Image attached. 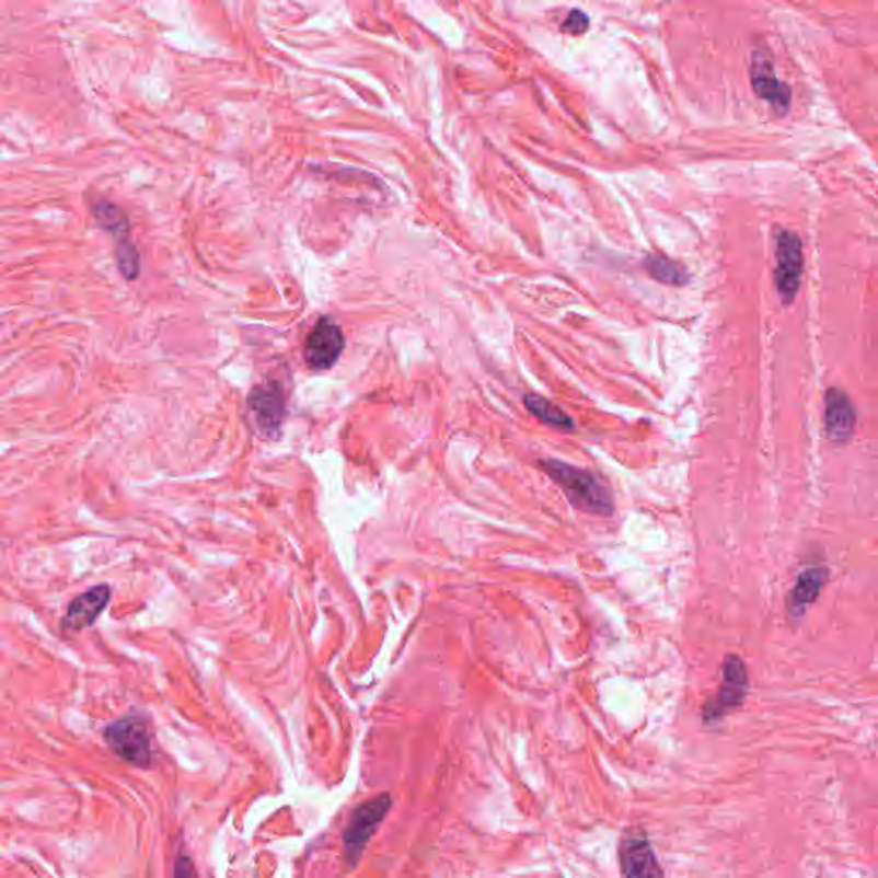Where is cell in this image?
<instances>
[{
  "label": "cell",
  "instance_id": "6da1fadb",
  "mask_svg": "<svg viewBox=\"0 0 878 878\" xmlns=\"http://www.w3.org/2000/svg\"><path fill=\"white\" fill-rule=\"evenodd\" d=\"M541 467L562 487L571 507L599 517L613 515V495L596 475L562 460H544Z\"/></svg>",
  "mask_w": 878,
  "mask_h": 878
},
{
  "label": "cell",
  "instance_id": "7a4b0ae2",
  "mask_svg": "<svg viewBox=\"0 0 878 878\" xmlns=\"http://www.w3.org/2000/svg\"><path fill=\"white\" fill-rule=\"evenodd\" d=\"M103 738L115 755L132 767L150 769L154 762V736L150 723L139 714H129L103 729Z\"/></svg>",
  "mask_w": 878,
  "mask_h": 878
},
{
  "label": "cell",
  "instance_id": "3957f363",
  "mask_svg": "<svg viewBox=\"0 0 878 878\" xmlns=\"http://www.w3.org/2000/svg\"><path fill=\"white\" fill-rule=\"evenodd\" d=\"M750 84L756 99L767 103L772 114L786 117L792 111L793 90L776 72V62L767 45H759L750 59Z\"/></svg>",
  "mask_w": 878,
  "mask_h": 878
},
{
  "label": "cell",
  "instance_id": "277c9868",
  "mask_svg": "<svg viewBox=\"0 0 878 878\" xmlns=\"http://www.w3.org/2000/svg\"><path fill=\"white\" fill-rule=\"evenodd\" d=\"M392 796L380 795L374 799H369L366 804L360 805L354 810L353 817L348 820L347 828H345L342 841H344V855L347 859L348 867H356L357 863L362 858L366 846L371 841L374 832L380 828L384 817L389 816L390 808H392Z\"/></svg>",
  "mask_w": 878,
  "mask_h": 878
},
{
  "label": "cell",
  "instance_id": "5b68a950",
  "mask_svg": "<svg viewBox=\"0 0 878 878\" xmlns=\"http://www.w3.org/2000/svg\"><path fill=\"white\" fill-rule=\"evenodd\" d=\"M750 690L747 665L738 656H726L720 668V686L716 696L708 698L702 708L705 725H714L740 707Z\"/></svg>",
  "mask_w": 878,
  "mask_h": 878
},
{
  "label": "cell",
  "instance_id": "8992f818",
  "mask_svg": "<svg viewBox=\"0 0 878 878\" xmlns=\"http://www.w3.org/2000/svg\"><path fill=\"white\" fill-rule=\"evenodd\" d=\"M805 272L804 242L789 229L776 232V268L774 284L783 304L789 305L798 296Z\"/></svg>",
  "mask_w": 878,
  "mask_h": 878
},
{
  "label": "cell",
  "instance_id": "52a82bcc",
  "mask_svg": "<svg viewBox=\"0 0 878 878\" xmlns=\"http://www.w3.org/2000/svg\"><path fill=\"white\" fill-rule=\"evenodd\" d=\"M345 337L332 317H321L304 344L305 365L313 371H326L337 365L344 353Z\"/></svg>",
  "mask_w": 878,
  "mask_h": 878
},
{
  "label": "cell",
  "instance_id": "ba28073f",
  "mask_svg": "<svg viewBox=\"0 0 878 878\" xmlns=\"http://www.w3.org/2000/svg\"><path fill=\"white\" fill-rule=\"evenodd\" d=\"M247 405L262 435L275 438L286 416V393L280 384L275 381L259 384L247 396Z\"/></svg>",
  "mask_w": 878,
  "mask_h": 878
},
{
  "label": "cell",
  "instance_id": "9c48e42d",
  "mask_svg": "<svg viewBox=\"0 0 878 878\" xmlns=\"http://www.w3.org/2000/svg\"><path fill=\"white\" fill-rule=\"evenodd\" d=\"M96 220L103 229L111 232L117 242H119V250H117V259H119L120 272L126 278H136L139 275V254L135 250V245L129 242L127 234H129V223H127L126 215L112 205V203L99 201L93 206Z\"/></svg>",
  "mask_w": 878,
  "mask_h": 878
},
{
  "label": "cell",
  "instance_id": "30bf717a",
  "mask_svg": "<svg viewBox=\"0 0 878 878\" xmlns=\"http://www.w3.org/2000/svg\"><path fill=\"white\" fill-rule=\"evenodd\" d=\"M111 599L112 589L108 586H95L80 593L69 602L60 628L66 634H80L83 629L90 628L95 625L100 614L107 610Z\"/></svg>",
  "mask_w": 878,
  "mask_h": 878
},
{
  "label": "cell",
  "instance_id": "8fae6325",
  "mask_svg": "<svg viewBox=\"0 0 878 878\" xmlns=\"http://www.w3.org/2000/svg\"><path fill=\"white\" fill-rule=\"evenodd\" d=\"M856 424H858V412L853 400L843 390L829 389L823 411V426L828 438L834 443H847L855 435Z\"/></svg>",
  "mask_w": 878,
  "mask_h": 878
},
{
  "label": "cell",
  "instance_id": "7c38bea8",
  "mask_svg": "<svg viewBox=\"0 0 878 878\" xmlns=\"http://www.w3.org/2000/svg\"><path fill=\"white\" fill-rule=\"evenodd\" d=\"M620 867L626 877H662L665 871L659 867L656 853L650 846L649 839L642 832L628 834L620 844Z\"/></svg>",
  "mask_w": 878,
  "mask_h": 878
},
{
  "label": "cell",
  "instance_id": "4fadbf2b",
  "mask_svg": "<svg viewBox=\"0 0 878 878\" xmlns=\"http://www.w3.org/2000/svg\"><path fill=\"white\" fill-rule=\"evenodd\" d=\"M829 570L825 566H811L804 574H799L792 592L787 596V613L792 617L804 616L808 605L819 599L823 587L828 584Z\"/></svg>",
  "mask_w": 878,
  "mask_h": 878
},
{
  "label": "cell",
  "instance_id": "5bb4252c",
  "mask_svg": "<svg viewBox=\"0 0 878 878\" xmlns=\"http://www.w3.org/2000/svg\"><path fill=\"white\" fill-rule=\"evenodd\" d=\"M525 405L531 412L532 416L541 419L542 423L553 428L562 429V431H571L574 429V420L570 416H566L562 408L551 404L550 400L542 398L539 395H527Z\"/></svg>",
  "mask_w": 878,
  "mask_h": 878
},
{
  "label": "cell",
  "instance_id": "9a60e30c",
  "mask_svg": "<svg viewBox=\"0 0 878 878\" xmlns=\"http://www.w3.org/2000/svg\"><path fill=\"white\" fill-rule=\"evenodd\" d=\"M645 268L649 272L650 277L661 284H668V286H684L690 280L689 272L684 269V266L669 257L652 254L645 259Z\"/></svg>",
  "mask_w": 878,
  "mask_h": 878
},
{
  "label": "cell",
  "instance_id": "2e32d148",
  "mask_svg": "<svg viewBox=\"0 0 878 878\" xmlns=\"http://www.w3.org/2000/svg\"><path fill=\"white\" fill-rule=\"evenodd\" d=\"M587 28H589V18L582 11H571L563 23V32L570 33V35H580Z\"/></svg>",
  "mask_w": 878,
  "mask_h": 878
},
{
  "label": "cell",
  "instance_id": "e0dca14e",
  "mask_svg": "<svg viewBox=\"0 0 878 878\" xmlns=\"http://www.w3.org/2000/svg\"><path fill=\"white\" fill-rule=\"evenodd\" d=\"M187 865H193L187 856H178L177 865H175L174 875H193L195 874V867L184 868Z\"/></svg>",
  "mask_w": 878,
  "mask_h": 878
}]
</instances>
